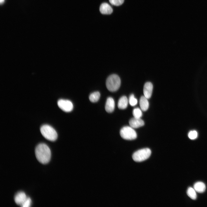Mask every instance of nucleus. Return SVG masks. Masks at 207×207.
<instances>
[{
	"label": "nucleus",
	"mask_w": 207,
	"mask_h": 207,
	"mask_svg": "<svg viewBox=\"0 0 207 207\" xmlns=\"http://www.w3.org/2000/svg\"><path fill=\"white\" fill-rule=\"evenodd\" d=\"M35 155L37 160L40 163L45 164L48 163L51 157L50 150L46 144L41 143L36 147Z\"/></svg>",
	"instance_id": "1"
},
{
	"label": "nucleus",
	"mask_w": 207,
	"mask_h": 207,
	"mask_svg": "<svg viewBox=\"0 0 207 207\" xmlns=\"http://www.w3.org/2000/svg\"><path fill=\"white\" fill-rule=\"evenodd\" d=\"M121 84V80L119 76L116 74H112L109 76L107 79L106 86L110 91L114 92L119 88Z\"/></svg>",
	"instance_id": "2"
},
{
	"label": "nucleus",
	"mask_w": 207,
	"mask_h": 207,
	"mask_svg": "<svg viewBox=\"0 0 207 207\" xmlns=\"http://www.w3.org/2000/svg\"><path fill=\"white\" fill-rule=\"evenodd\" d=\"M40 130L42 135L47 140L54 141L57 139V133L51 126L47 124L43 125L41 127Z\"/></svg>",
	"instance_id": "3"
},
{
	"label": "nucleus",
	"mask_w": 207,
	"mask_h": 207,
	"mask_svg": "<svg viewBox=\"0 0 207 207\" xmlns=\"http://www.w3.org/2000/svg\"><path fill=\"white\" fill-rule=\"evenodd\" d=\"M151 151L149 148H145L137 151L132 156L133 160L135 162H141L146 160L150 156Z\"/></svg>",
	"instance_id": "4"
},
{
	"label": "nucleus",
	"mask_w": 207,
	"mask_h": 207,
	"mask_svg": "<svg viewBox=\"0 0 207 207\" xmlns=\"http://www.w3.org/2000/svg\"><path fill=\"white\" fill-rule=\"evenodd\" d=\"M120 134L122 138L126 140L134 139L137 137L136 131L131 126H125L122 127L120 130Z\"/></svg>",
	"instance_id": "5"
},
{
	"label": "nucleus",
	"mask_w": 207,
	"mask_h": 207,
	"mask_svg": "<svg viewBox=\"0 0 207 207\" xmlns=\"http://www.w3.org/2000/svg\"><path fill=\"white\" fill-rule=\"evenodd\" d=\"M57 103L59 108L64 112H69L73 109V103L69 100L60 99L58 100Z\"/></svg>",
	"instance_id": "6"
},
{
	"label": "nucleus",
	"mask_w": 207,
	"mask_h": 207,
	"mask_svg": "<svg viewBox=\"0 0 207 207\" xmlns=\"http://www.w3.org/2000/svg\"><path fill=\"white\" fill-rule=\"evenodd\" d=\"M153 89L152 84L150 82L146 83L144 85L143 92L144 96L147 99L150 98L151 96Z\"/></svg>",
	"instance_id": "7"
},
{
	"label": "nucleus",
	"mask_w": 207,
	"mask_h": 207,
	"mask_svg": "<svg viewBox=\"0 0 207 207\" xmlns=\"http://www.w3.org/2000/svg\"><path fill=\"white\" fill-rule=\"evenodd\" d=\"M27 198V197L24 192L22 191H20L18 192L15 195L14 197V200L16 203L21 206Z\"/></svg>",
	"instance_id": "8"
},
{
	"label": "nucleus",
	"mask_w": 207,
	"mask_h": 207,
	"mask_svg": "<svg viewBox=\"0 0 207 207\" xmlns=\"http://www.w3.org/2000/svg\"><path fill=\"white\" fill-rule=\"evenodd\" d=\"M129 124L130 126L133 128H137L143 126L144 122L141 118L134 117L129 120Z\"/></svg>",
	"instance_id": "9"
},
{
	"label": "nucleus",
	"mask_w": 207,
	"mask_h": 207,
	"mask_svg": "<svg viewBox=\"0 0 207 207\" xmlns=\"http://www.w3.org/2000/svg\"><path fill=\"white\" fill-rule=\"evenodd\" d=\"M115 106L114 99L111 97H108L107 99L105 106L106 111L108 113L112 112L114 109Z\"/></svg>",
	"instance_id": "10"
},
{
	"label": "nucleus",
	"mask_w": 207,
	"mask_h": 207,
	"mask_svg": "<svg viewBox=\"0 0 207 207\" xmlns=\"http://www.w3.org/2000/svg\"><path fill=\"white\" fill-rule=\"evenodd\" d=\"M99 11L102 14H110L113 12V9L111 6L106 3H102L100 6Z\"/></svg>",
	"instance_id": "11"
},
{
	"label": "nucleus",
	"mask_w": 207,
	"mask_h": 207,
	"mask_svg": "<svg viewBox=\"0 0 207 207\" xmlns=\"http://www.w3.org/2000/svg\"><path fill=\"white\" fill-rule=\"evenodd\" d=\"M147 99L144 95L142 96L140 98L139 105L141 109L143 111H146L148 108L149 103Z\"/></svg>",
	"instance_id": "12"
},
{
	"label": "nucleus",
	"mask_w": 207,
	"mask_h": 207,
	"mask_svg": "<svg viewBox=\"0 0 207 207\" xmlns=\"http://www.w3.org/2000/svg\"><path fill=\"white\" fill-rule=\"evenodd\" d=\"M128 103L127 97L125 96L121 97L119 99L118 104V108L121 109H124L126 108Z\"/></svg>",
	"instance_id": "13"
},
{
	"label": "nucleus",
	"mask_w": 207,
	"mask_h": 207,
	"mask_svg": "<svg viewBox=\"0 0 207 207\" xmlns=\"http://www.w3.org/2000/svg\"><path fill=\"white\" fill-rule=\"evenodd\" d=\"M193 187L195 191L199 193L204 192L206 188L205 184L200 181L195 183Z\"/></svg>",
	"instance_id": "14"
},
{
	"label": "nucleus",
	"mask_w": 207,
	"mask_h": 207,
	"mask_svg": "<svg viewBox=\"0 0 207 207\" xmlns=\"http://www.w3.org/2000/svg\"><path fill=\"white\" fill-rule=\"evenodd\" d=\"M100 96V93L95 91L91 93L89 97V99L92 102H95L99 100Z\"/></svg>",
	"instance_id": "15"
},
{
	"label": "nucleus",
	"mask_w": 207,
	"mask_h": 207,
	"mask_svg": "<svg viewBox=\"0 0 207 207\" xmlns=\"http://www.w3.org/2000/svg\"><path fill=\"white\" fill-rule=\"evenodd\" d=\"M196 191L194 188L190 187L187 190V194L193 200H195L197 198Z\"/></svg>",
	"instance_id": "16"
},
{
	"label": "nucleus",
	"mask_w": 207,
	"mask_h": 207,
	"mask_svg": "<svg viewBox=\"0 0 207 207\" xmlns=\"http://www.w3.org/2000/svg\"><path fill=\"white\" fill-rule=\"evenodd\" d=\"M133 114L134 117L140 118L142 115L141 110L138 108H135L133 110Z\"/></svg>",
	"instance_id": "17"
},
{
	"label": "nucleus",
	"mask_w": 207,
	"mask_h": 207,
	"mask_svg": "<svg viewBox=\"0 0 207 207\" xmlns=\"http://www.w3.org/2000/svg\"><path fill=\"white\" fill-rule=\"evenodd\" d=\"M129 101L130 104L132 106H135L137 103V100L133 94H132L130 96Z\"/></svg>",
	"instance_id": "18"
},
{
	"label": "nucleus",
	"mask_w": 207,
	"mask_h": 207,
	"mask_svg": "<svg viewBox=\"0 0 207 207\" xmlns=\"http://www.w3.org/2000/svg\"><path fill=\"white\" fill-rule=\"evenodd\" d=\"M198 134L197 132L195 130L190 131L188 134V136L189 138L192 140L196 139L198 137Z\"/></svg>",
	"instance_id": "19"
},
{
	"label": "nucleus",
	"mask_w": 207,
	"mask_h": 207,
	"mask_svg": "<svg viewBox=\"0 0 207 207\" xmlns=\"http://www.w3.org/2000/svg\"><path fill=\"white\" fill-rule=\"evenodd\" d=\"M124 1V0H109L111 4L116 6L121 5L123 3Z\"/></svg>",
	"instance_id": "20"
},
{
	"label": "nucleus",
	"mask_w": 207,
	"mask_h": 207,
	"mask_svg": "<svg viewBox=\"0 0 207 207\" xmlns=\"http://www.w3.org/2000/svg\"><path fill=\"white\" fill-rule=\"evenodd\" d=\"M31 201L30 198L29 197H27L26 199L24 202L21 206L22 207H29L30 206Z\"/></svg>",
	"instance_id": "21"
},
{
	"label": "nucleus",
	"mask_w": 207,
	"mask_h": 207,
	"mask_svg": "<svg viewBox=\"0 0 207 207\" xmlns=\"http://www.w3.org/2000/svg\"><path fill=\"white\" fill-rule=\"evenodd\" d=\"M4 0H0V2L1 4L4 2Z\"/></svg>",
	"instance_id": "22"
}]
</instances>
